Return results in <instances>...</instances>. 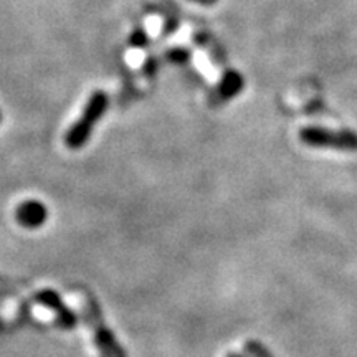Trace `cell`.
Here are the masks:
<instances>
[{
	"label": "cell",
	"mask_w": 357,
	"mask_h": 357,
	"mask_svg": "<svg viewBox=\"0 0 357 357\" xmlns=\"http://www.w3.org/2000/svg\"><path fill=\"white\" fill-rule=\"evenodd\" d=\"M0 123H2V111H0Z\"/></svg>",
	"instance_id": "30bf717a"
},
{
	"label": "cell",
	"mask_w": 357,
	"mask_h": 357,
	"mask_svg": "<svg viewBox=\"0 0 357 357\" xmlns=\"http://www.w3.org/2000/svg\"><path fill=\"white\" fill-rule=\"evenodd\" d=\"M245 351H247L248 357H271L266 347L261 346L260 342H248V344L245 346Z\"/></svg>",
	"instance_id": "8992f818"
},
{
	"label": "cell",
	"mask_w": 357,
	"mask_h": 357,
	"mask_svg": "<svg viewBox=\"0 0 357 357\" xmlns=\"http://www.w3.org/2000/svg\"><path fill=\"white\" fill-rule=\"evenodd\" d=\"M166 56L172 61V63L182 65V63H185V61L190 60L192 52L189 50V48L177 47V48H172V50H167L166 52Z\"/></svg>",
	"instance_id": "5b68a950"
},
{
	"label": "cell",
	"mask_w": 357,
	"mask_h": 357,
	"mask_svg": "<svg viewBox=\"0 0 357 357\" xmlns=\"http://www.w3.org/2000/svg\"><path fill=\"white\" fill-rule=\"evenodd\" d=\"M108 95L105 91H95L89 96L86 106L83 109V114L79 116L78 121L65 134V144L70 149H82L86 144L93 129H95L96 124L100 123L101 116L108 109Z\"/></svg>",
	"instance_id": "6da1fadb"
},
{
	"label": "cell",
	"mask_w": 357,
	"mask_h": 357,
	"mask_svg": "<svg viewBox=\"0 0 357 357\" xmlns=\"http://www.w3.org/2000/svg\"><path fill=\"white\" fill-rule=\"evenodd\" d=\"M131 47H136V48H144L149 45V37H147V33L144 32L142 29H137L134 30L132 35H131Z\"/></svg>",
	"instance_id": "52a82bcc"
},
{
	"label": "cell",
	"mask_w": 357,
	"mask_h": 357,
	"mask_svg": "<svg viewBox=\"0 0 357 357\" xmlns=\"http://www.w3.org/2000/svg\"><path fill=\"white\" fill-rule=\"evenodd\" d=\"M300 139L310 147L318 149H334L342 153H356L357 132L352 129H328L319 126H307L300 131Z\"/></svg>",
	"instance_id": "7a4b0ae2"
},
{
	"label": "cell",
	"mask_w": 357,
	"mask_h": 357,
	"mask_svg": "<svg viewBox=\"0 0 357 357\" xmlns=\"http://www.w3.org/2000/svg\"><path fill=\"white\" fill-rule=\"evenodd\" d=\"M192 2L200 3V6H207V7H211V6H215V3L218 2V0H192Z\"/></svg>",
	"instance_id": "ba28073f"
},
{
	"label": "cell",
	"mask_w": 357,
	"mask_h": 357,
	"mask_svg": "<svg viewBox=\"0 0 357 357\" xmlns=\"http://www.w3.org/2000/svg\"><path fill=\"white\" fill-rule=\"evenodd\" d=\"M243 86H245L243 75L236 70H227L225 73H223L222 79L217 84L212 102L213 105H223V102H229L230 100H234L236 95L242 93Z\"/></svg>",
	"instance_id": "3957f363"
},
{
	"label": "cell",
	"mask_w": 357,
	"mask_h": 357,
	"mask_svg": "<svg viewBox=\"0 0 357 357\" xmlns=\"http://www.w3.org/2000/svg\"><path fill=\"white\" fill-rule=\"evenodd\" d=\"M227 357H243V356H240V354H229Z\"/></svg>",
	"instance_id": "9c48e42d"
},
{
	"label": "cell",
	"mask_w": 357,
	"mask_h": 357,
	"mask_svg": "<svg viewBox=\"0 0 357 357\" xmlns=\"http://www.w3.org/2000/svg\"><path fill=\"white\" fill-rule=\"evenodd\" d=\"M17 222L25 229L35 230L40 229L48 218L47 205L40 200H26L17 207Z\"/></svg>",
	"instance_id": "277c9868"
}]
</instances>
